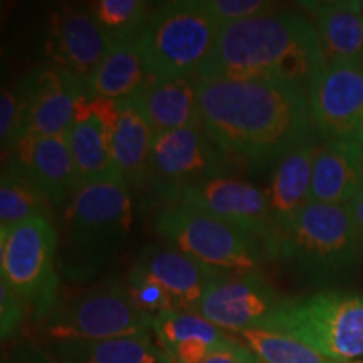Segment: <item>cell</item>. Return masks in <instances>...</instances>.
Segmentation results:
<instances>
[{
	"mask_svg": "<svg viewBox=\"0 0 363 363\" xmlns=\"http://www.w3.org/2000/svg\"><path fill=\"white\" fill-rule=\"evenodd\" d=\"M203 130L252 167L279 162L311 140L308 91L271 79H197Z\"/></svg>",
	"mask_w": 363,
	"mask_h": 363,
	"instance_id": "1",
	"label": "cell"
},
{
	"mask_svg": "<svg viewBox=\"0 0 363 363\" xmlns=\"http://www.w3.org/2000/svg\"><path fill=\"white\" fill-rule=\"evenodd\" d=\"M326 66L316 27L296 13H262L222 26L197 79H271L310 88Z\"/></svg>",
	"mask_w": 363,
	"mask_h": 363,
	"instance_id": "2",
	"label": "cell"
},
{
	"mask_svg": "<svg viewBox=\"0 0 363 363\" xmlns=\"http://www.w3.org/2000/svg\"><path fill=\"white\" fill-rule=\"evenodd\" d=\"M133 202L121 179L81 185L62 208L57 269L84 283L96 276L128 239Z\"/></svg>",
	"mask_w": 363,
	"mask_h": 363,
	"instance_id": "3",
	"label": "cell"
},
{
	"mask_svg": "<svg viewBox=\"0 0 363 363\" xmlns=\"http://www.w3.org/2000/svg\"><path fill=\"white\" fill-rule=\"evenodd\" d=\"M360 257L350 203L310 202L279 230L272 259L318 283L345 278Z\"/></svg>",
	"mask_w": 363,
	"mask_h": 363,
	"instance_id": "4",
	"label": "cell"
},
{
	"mask_svg": "<svg viewBox=\"0 0 363 363\" xmlns=\"http://www.w3.org/2000/svg\"><path fill=\"white\" fill-rule=\"evenodd\" d=\"M220 26L201 0H179L150 12L136 38L145 69L152 78L197 74L219 35Z\"/></svg>",
	"mask_w": 363,
	"mask_h": 363,
	"instance_id": "5",
	"label": "cell"
},
{
	"mask_svg": "<svg viewBox=\"0 0 363 363\" xmlns=\"http://www.w3.org/2000/svg\"><path fill=\"white\" fill-rule=\"evenodd\" d=\"M262 328L283 331L333 362L363 357V294L284 298Z\"/></svg>",
	"mask_w": 363,
	"mask_h": 363,
	"instance_id": "6",
	"label": "cell"
},
{
	"mask_svg": "<svg viewBox=\"0 0 363 363\" xmlns=\"http://www.w3.org/2000/svg\"><path fill=\"white\" fill-rule=\"evenodd\" d=\"M155 229L167 244L222 272L259 271L267 256L257 239L202 208L177 202L162 211Z\"/></svg>",
	"mask_w": 363,
	"mask_h": 363,
	"instance_id": "7",
	"label": "cell"
},
{
	"mask_svg": "<svg viewBox=\"0 0 363 363\" xmlns=\"http://www.w3.org/2000/svg\"><path fill=\"white\" fill-rule=\"evenodd\" d=\"M57 249L59 233L51 219L35 217L0 229V279L26 299L38 321L59 299Z\"/></svg>",
	"mask_w": 363,
	"mask_h": 363,
	"instance_id": "8",
	"label": "cell"
},
{
	"mask_svg": "<svg viewBox=\"0 0 363 363\" xmlns=\"http://www.w3.org/2000/svg\"><path fill=\"white\" fill-rule=\"evenodd\" d=\"M40 333L51 342L108 340L153 330V318L140 311L125 284H101L74 296L57 299L39 321Z\"/></svg>",
	"mask_w": 363,
	"mask_h": 363,
	"instance_id": "9",
	"label": "cell"
},
{
	"mask_svg": "<svg viewBox=\"0 0 363 363\" xmlns=\"http://www.w3.org/2000/svg\"><path fill=\"white\" fill-rule=\"evenodd\" d=\"M224 155L202 123L155 135L147 175L150 194L160 202H180L189 189L224 175Z\"/></svg>",
	"mask_w": 363,
	"mask_h": 363,
	"instance_id": "10",
	"label": "cell"
},
{
	"mask_svg": "<svg viewBox=\"0 0 363 363\" xmlns=\"http://www.w3.org/2000/svg\"><path fill=\"white\" fill-rule=\"evenodd\" d=\"M313 128L325 142L363 147V62H330L308 88Z\"/></svg>",
	"mask_w": 363,
	"mask_h": 363,
	"instance_id": "11",
	"label": "cell"
},
{
	"mask_svg": "<svg viewBox=\"0 0 363 363\" xmlns=\"http://www.w3.org/2000/svg\"><path fill=\"white\" fill-rule=\"evenodd\" d=\"M180 202L199 207L252 235L274 256L278 227L271 217L266 190L234 177H214L189 189Z\"/></svg>",
	"mask_w": 363,
	"mask_h": 363,
	"instance_id": "12",
	"label": "cell"
},
{
	"mask_svg": "<svg viewBox=\"0 0 363 363\" xmlns=\"http://www.w3.org/2000/svg\"><path fill=\"white\" fill-rule=\"evenodd\" d=\"M283 299L261 271L230 272L208 284L195 311L235 335L262 328Z\"/></svg>",
	"mask_w": 363,
	"mask_h": 363,
	"instance_id": "13",
	"label": "cell"
},
{
	"mask_svg": "<svg viewBox=\"0 0 363 363\" xmlns=\"http://www.w3.org/2000/svg\"><path fill=\"white\" fill-rule=\"evenodd\" d=\"M26 116V135L66 136L88 96L86 86L69 72L51 65L29 71L19 84Z\"/></svg>",
	"mask_w": 363,
	"mask_h": 363,
	"instance_id": "14",
	"label": "cell"
},
{
	"mask_svg": "<svg viewBox=\"0 0 363 363\" xmlns=\"http://www.w3.org/2000/svg\"><path fill=\"white\" fill-rule=\"evenodd\" d=\"M113 40L93 11L62 7L51 13L45 38L49 65L69 72L84 86L111 49Z\"/></svg>",
	"mask_w": 363,
	"mask_h": 363,
	"instance_id": "15",
	"label": "cell"
},
{
	"mask_svg": "<svg viewBox=\"0 0 363 363\" xmlns=\"http://www.w3.org/2000/svg\"><path fill=\"white\" fill-rule=\"evenodd\" d=\"M121 101L83 98L76 121L66 135L76 175L81 185L120 179L113 162L111 136L120 116Z\"/></svg>",
	"mask_w": 363,
	"mask_h": 363,
	"instance_id": "16",
	"label": "cell"
},
{
	"mask_svg": "<svg viewBox=\"0 0 363 363\" xmlns=\"http://www.w3.org/2000/svg\"><path fill=\"white\" fill-rule=\"evenodd\" d=\"M11 157L38 185L52 208H65L79 189L66 136L26 135Z\"/></svg>",
	"mask_w": 363,
	"mask_h": 363,
	"instance_id": "17",
	"label": "cell"
},
{
	"mask_svg": "<svg viewBox=\"0 0 363 363\" xmlns=\"http://www.w3.org/2000/svg\"><path fill=\"white\" fill-rule=\"evenodd\" d=\"M133 267L157 279L187 311L197 310L212 281L229 274L202 264L170 244H150L138 254Z\"/></svg>",
	"mask_w": 363,
	"mask_h": 363,
	"instance_id": "18",
	"label": "cell"
},
{
	"mask_svg": "<svg viewBox=\"0 0 363 363\" xmlns=\"http://www.w3.org/2000/svg\"><path fill=\"white\" fill-rule=\"evenodd\" d=\"M128 101L142 113L155 135L201 125L197 81L190 78H152Z\"/></svg>",
	"mask_w": 363,
	"mask_h": 363,
	"instance_id": "19",
	"label": "cell"
},
{
	"mask_svg": "<svg viewBox=\"0 0 363 363\" xmlns=\"http://www.w3.org/2000/svg\"><path fill=\"white\" fill-rule=\"evenodd\" d=\"M152 331L158 345L175 363H201L217 348L238 340L197 311L187 310L157 315Z\"/></svg>",
	"mask_w": 363,
	"mask_h": 363,
	"instance_id": "20",
	"label": "cell"
},
{
	"mask_svg": "<svg viewBox=\"0 0 363 363\" xmlns=\"http://www.w3.org/2000/svg\"><path fill=\"white\" fill-rule=\"evenodd\" d=\"M363 189V147L325 142L313 160L310 202L350 203Z\"/></svg>",
	"mask_w": 363,
	"mask_h": 363,
	"instance_id": "21",
	"label": "cell"
},
{
	"mask_svg": "<svg viewBox=\"0 0 363 363\" xmlns=\"http://www.w3.org/2000/svg\"><path fill=\"white\" fill-rule=\"evenodd\" d=\"M316 148L318 143L311 138L276 162L266 194L278 234L310 203Z\"/></svg>",
	"mask_w": 363,
	"mask_h": 363,
	"instance_id": "22",
	"label": "cell"
},
{
	"mask_svg": "<svg viewBox=\"0 0 363 363\" xmlns=\"http://www.w3.org/2000/svg\"><path fill=\"white\" fill-rule=\"evenodd\" d=\"M320 35L326 65L363 62V16L355 0L305 2Z\"/></svg>",
	"mask_w": 363,
	"mask_h": 363,
	"instance_id": "23",
	"label": "cell"
},
{
	"mask_svg": "<svg viewBox=\"0 0 363 363\" xmlns=\"http://www.w3.org/2000/svg\"><path fill=\"white\" fill-rule=\"evenodd\" d=\"M49 352L61 363H175L150 331L89 342H54Z\"/></svg>",
	"mask_w": 363,
	"mask_h": 363,
	"instance_id": "24",
	"label": "cell"
},
{
	"mask_svg": "<svg viewBox=\"0 0 363 363\" xmlns=\"http://www.w3.org/2000/svg\"><path fill=\"white\" fill-rule=\"evenodd\" d=\"M153 133L147 120L128 99L121 101L120 116L113 130V162L126 187H142L147 184Z\"/></svg>",
	"mask_w": 363,
	"mask_h": 363,
	"instance_id": "25",
	"label": "cell"
},
{
	"mask_svg": "<svg viewBox=\"0 0 363 363\" xmlns=\"http://www.w3.org/2000/svg\"><path fill=\"white\" fill-rule=\"evenodd\" d=\"M148 79L136 39L118 40L86 84L89 98L126 101Z\"/></svg>",
	"mask_w": 363,
	"mask_h": 363,
	"instance_id": "26",
	"label": "cell"
},
{
	"mask_svg": "<svg viewBox=\"0 0 363 363\" xmlns=\"http://www.w3.org/2000/svg\"><path fill=\"white\" fill-rule=\"evenodd\" d=\"M54 208L38 185L12 157L4 163L0 177V229L44 217L52 220Z\"/></svg>",
	"mask_w": 363,
	"mask_h": 363,
	"instance_id": "27",
	"label": "cell"
},
{
	"mask_svg": "<svg viewBox=\"0 0 363 363\" xmlns=\"http://www.w3.org/2000/svg\"><path fill=\"white\" fill-rule=\"evenodd\" d=\"M234 337L246 345L261 363H340L323 357L306 343L283 331L247 328L235 333Z\"/></svg>",
	"mask_w": 363,
	"mask_h": 363,
	"instance_id": "28",
	"label": "cell"
},
{
	"mask_svg": "<svg viewBox=\"0 0 363 363\" xmlns=\"http://www.w3.org/2000/svg\"><path fill=\"white\" fill-rule=\"evenodd\" d=\"M98 24L113 43L136 39L148 17V4L142 0H99L91 7Z\"/></svg>",
	"mask_w": 363,
	"mask_h": 363,
	"instance_id": "29",
	"label": "cell"
},
{
	"mask_svg": "<svg viewBox=\"0 0 363 363\" xmlns=\"http://www.w3.org/2000/svg\"><path fill=\"white\" fill-rule=\"evenodd\" d=\"M125 289L131 303L140 311L152 318L165 311L182 310L177 299L157 279L150 278L148 274L136 269V267H131L128 276H126Z\"/></svg>",
	"mask_w": 363,
	"mask_h": 363,
	"instance_id": "30",
	"label": "cell"
},
{
	"mask_svg": "<svg viewBox=\"0 0 363 363\" xmlns=\"http://www.w3.org/2000/svg\"><path fill=\"white\" fill-rule=\"evenodd\" d=\"M26 136V116L19 93L2 88L0 93V142L2 148L13 152Z\"/></svg>",
	"mask_w": 363,
	"mask_h": 363,
	"instance_id": "31",
	"label": "cell"
},
{
	"mask_svg": "<svg viewBox=\"0 0 363 363\" xmlns=\"http://www.w3.org/2000/svg\"><path fill=\"white\" fill-rule=\"evenodd\" d=\"M201 2L220 27L274 11V4L266 0H201Z\"/></svg>",
	"mask_w": 363,
	"mask_h": 363,
	"instance_id": "32",
	"label": "cell"
},
{
	"mask_svg": "<svg viewBox=\"0 0 363 363\" xmlns=\"http://www.w3.org/2000/svg\"><path fill=\"white\" fill-rule=\"evenodd\" d=\"M29 311V305L19 293L13 291L6 281L0 279V335L11 340L19 333Z\"/></svg>",
	"mask_w": 363,
	"mask_h": 363,
	"instance_id": "33",
	"label": "cell"
},
{
	"mask_svg": "<svg viewBox=\"0 0 363 363\" xmlns=\"http://www.w3.org/2000/svg\"><path fill=\"white\" fill-rule=\"evenodd\" d=\"M4 363H61L48 348H43L40 345L22 340L9 348V352L4 357Z\"/></svg>",
	"mask_w": 363,
	"mask_h": 363,
	"instance_id": "34",
	"label": "cell"
},
{
	"mask_svg": "<svg viewBox=\"0 0 363 363\" xmlns=\"http://www.w3.org/2000/svg\"><path fill=\"white\" fill-rule=\"evenodd\" d=\"M201 363H261V360L249 350L246 345L235 340L233 343L217 348Z\"/></svg>",
	"mask_w": 363,
	"mask_h": 363,
	"instance_id": "35",
	"label": "cell"
},
{
	"mask_svg": "<svg viewBox=\"0 0 363 363\" xmlns=\"http://www.w3.org/2000/svg\"><path fill=\"white\" fill-rule=\"evenodd\" d=\"M350 211L357 225L358 242H360V252L363 257V189L358 192V195L350 202Z\"/></svg>",
	"mask_w": 363,
	"mask_h": 363,
	"instance_id": "36",
	"label": "cell"
},
{
	"mask_svg": "<svg viewBox=\"0 0 363 363\" xmlns=\"http://www.w3.org/2000/svg\"><path fill=\"white\" fill-rule=\"evenodd\" d=\"M355 6L358 9V12H360L363 16V0H355Z\"/></svg>",
	"mask_w": 363,
	"mask_h": 363,
	"instance_id": "37",
	"label": "cell"
},
{
	"mask_svg": "<svg viewBox=\"0 0 363 363\" xmlns=\"http://www.w3.org/2000/svg\"><path fill=\"white\" fill-rule=\"evenodd\" d=\"M345 363H363V360H353V362H345Z\"/></svg>",
	"mask_w": 363,
	"mask_h": 363,
	"instance_id": "38",
	"label": "cell"
}]
</instances>
